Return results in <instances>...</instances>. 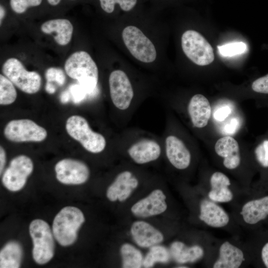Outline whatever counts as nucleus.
I'll use <instances>...</instances> for the list:
<instances>
[{
    "label": "nucleus",
    "instance_id": "f257e3e1",
    "mask_svg": "<svg viewBox=\"0 0 268 268\" xmlns=\"http://www.w3.org/2000/svg\"><path fill=\"white\" fill-rule=\"evenodd\" d=\"M64 67L67 74L77 80L87 94L93 92L98 83V70L88 53L83 51L73 53L65 62Z\"/></svg>",
    "mask_w": 268,
    "mask_h": 268
},
{
    "label": "nucleus",
    "instance_id": "f03ea898",
    "mask_svg": "<svg viewBox=\"0 0 268 268\" xmlns=\"http://www.w3.org/2000/svg\"><path fill=\"white\" fill-rule=\"evenodd\" d=\"M84 221V214L78 208L64 207L53 220L52 231L55 239L63 246L72 245L76 241L77 232Z\"/></svg>",
    "mask_w": 268,
    "mask_h": 268
},
{
    "label": "nucleus",
    "instance_id": "7ed1b4c3",
    "mask_svg": "<svg viewBox=\"0 0 268 268\" xmlns=\"http://www.w3.org/2000/svg\"><path fill=\"white\" fill-rule=\"evenodd\" d=\"M66 129L70 137L90 152L98 153L106 147L105 137L93 131L87 121L82 116L75 115L69 117L66 121Z\"/></svg>",
    "mask_w": 268,
    "mask_h": 268
},
{
    "label": "nucleus",
    "instance_id": "20e7f679",
    "mask_svg": "<svg viewBox=\"0 0 268 268\" xmlns=\"http://www.w3.org/2000/svg\"><path fill=\"white\" fill-rule=\"evenodd\" d=\"M29 233L34 260L39 265L47 263L54 257L55 251V237L50 226L42 219H34L30 224Z\"/></svg>",
    "mask_w": 268,
    "mask_h": 268
},
{
    "label": "nucleus",
    "instance_id": "39448f33",
    "mask_svg": "<svg viewBox=\"0 0 268 268\" xmlns=\"http://www.w3.org/2000/svg\"><path fill=\"white\" fill-rule=\"evenodd\" d=\"M2 71L14 85L26 93L34 94L40 89V75L36 71L26 70L21 62L15 58L5 61L2 65Z\"/></svg>",
    "mask_w": 268,
    "mask_h": 268
},
{
    "label": "nucleus",
    "instance_id": "423d86ee",
    "mask_svg": "<svg viewBox=\"0 0 268 268\" xmlns=\"http://www.w3.org/2000/svg\"><path fill=\"white\" fill-rule=\"evenodd\" d=\"M183 51L186 56L199 66H206L214 59L213 49L208 42L196 31H185L181 38Z\"/></svg>",
    "mask_w": 268,
    "mask_h": 268
},
{
    "label": "nucleus",
    "instance_id": "0eeeda50",
    "mask_svg": "<svg viewBox=\"0 0 268 268\" xmlns=\"http://www.w3.org/2000/svg\"><path fill=\"white\" fill-rule=\"evenodd\" d=\"M124 42L132 55L143 63H151L156 58V51L152 42L134 26H128L122 32Z\"/></svg>",
    "mask_w": 268,
    "mask_h": 268
},
{
    "label": "nucleus",
    "instance_id": "6e6552de",
    "mask_svg": "<svg viewBox=\"0 0 268 268\" xmlns=\"http://www.w3.org/2000/svg\"><path fill=\"white\" fill-rule=\"evenodd\" d=\"M3 133L7 139L15 142H40L47 136L46 129L27 119L9 121L5 126Z\"/></svg>",
    "mask_w": 268,
    "mask_h": 268
},
{
    "label": "nucleus",
    "instance_id": "1a4fd4ad",
    "mask_svg": "<svg viewBox=\"0 0 268 268\" xmlns=\"http://www.w3.org/2000/svg\"><path fill=\"white\" fill-rule=\"evenodd\" d=\"M33 170V163L30 157L25 155L16 156L3 173L2 184L10 191H18L24 187Z\"/></svg>",
    "mask_w": 268,
    "mask_h": 268
},
{
    "label": "nucleus",
    "instance_id": "9d476101",
    "mask_svg": "<svg viewBox=\"0 0 268 268\" xmlns=\"http://www.w3.org/2000/svg\"><path fill=\"white\" fill-rule=\"evenodd\" d=\"M167 208L166 195L162 189L156 188L134 203L130 211L138 219H146L161 215Z\"/></svg>",
    "mask_w": 268,
    "mask_h": 268
},
{
    "label": "nucleus",
    "instance_id": "9b49d317",
    "mask_svg": "<svg viewBox=\"0 0 268 268\" xmlns=\"http://www.w3.org/2000/svg\"><path fill=\"white\" fill-rule=\"evenodd\" d=\"M110 94L114 106L125 110L130 107L134 97V90L127 74L121 70H115L109 78Z\"/></svg>",
    "mask_w": 268,
    "mask_h": 268
},
{
    "label": "nucleus",
    "instance_id": "f8f14e48",
    "mask_svg": "<svg viewBox=\"0 0 268 268\" xmlns=\"http://www.w3.org/2000/svg\"><path fill=\"white\" fill-rule=\"evenodd\" d=\"M139 185L137 177L131 171L118 173L106 191V197L111 202H126L133 196Z\"/></svg>",
    "mask_w": 268,
    "mask_h": 268
},
{
    "label": "nucleus",
    "instance_id": "ddd939ff",
    "mask_svg": "<svg viewBox=\"0 0 268 268\" xmlns=\"http://www.w3.org/2000/svg\"><path fill=\"white\" fill-rule=\"evenodd\" d=\"M55 171L57 180L67 185H80L86 182L90 176L87 165L82 161L63 159L57 163Z\"/></svg>",
    "mask_w": 268,
    "mask_h": 268
},
{
    "label": "nucleus",
    "instance_id": "4468645a",
    "mask_svg": "<svg viewBox=\"0 0 268 268\" xmlns=\"http://www.w3.org/2000/svg\"><path fill=\"white\" fill-rule=\"evenodd\" d=\"M130 234L135 245L143 249L161 244L165 240L162 231L144 219H138L132 223Z\"/></svg>",
    "mask_w": 268,
    "mask_h": 268
},
{
    "label": "nucleus",
    "instance_id": "2eb2a0df",
    "mask_svg": "<svg viewBox=\"0 0 268 268\" xmlns=\"http://www.w3.org/2000/svg\"><path fill=\"white\" fill-rule=\"evenodd\" d=\"M127 152L134 163L143 165L157 160L161 155V148L155 140L142 139L132 144Z\"/></svg>",
    "mask_w": 268,
    "mask_h": 268
},
{
    "label": "nucleus",
    "instance_id": "dca6fc26",
    "mask_svg": "<svg viewBox=\"0 0 268 268\" xmlns=\"http://www.w3.org/2000/svg\"><path fill=\"white\" fill-rule=\"evenodd\" d=\"M166 155L170 164L176 169L184 170L190 165L191 154L184 142L174 135L165 139Z\"/></svg>",
    "mask_w": 268,
    "mask_h": 268
},
{
    "label": "nucleus",
    "instance_id": "f3484780",
    "mask_svg": "<svg viewBox=\"0 0 268 268\" xmlns=\"http://www.w3.org/2000/svg\"><path fill=\"white\" fill-rule=\"evenodd\" d=\"M199 219L207 225L213 228H221L229 222V216L225 210L215 202L202 200L200 204Z\"/></svg>",
    "mask_w": 268,
    "mask_h": 268
},
{
    "label": "nucleus",
    "instance_id": "a211bd4d",
    "mask_svg": "<svg viewBox=\"0 0 268 268\" xmlns=\"http://www.w3.org/2000/svg\"><path fill=\"white\" fill-rule=\"evenodd\" d=\"M216 154L223 158V164L228 169L237 168L241 163V156L238 142L232 137L225 136L217 140L214 146Z\"/></svg>",
    "mask_w": 268,
    "mask_h": 268
},
{
    "label": "nucleus",
    "instance_id": "6ab92c4d",
    "mask_svg": "<svg viewBox=\"0 0 268 268\" xmlns=\"http://www.w3.org/2000/svg\"><path fill=\"white\" fill-rule=\"evenodd\" d=\"M188 111L193 126L198 128L206 126L211 115V107L207 99L201 94L194 95L190 99Z\"/></svg>",
    "mask_w": 268,
    "mask_h": 268
},
{
    "label": "nucleus",
    "instance_id": "aec40b11",
    "mask_svg": "<svg viewBox=\"0 0 268 268\" xmlns=\"http://www.w3.org/2000/svg\"><path fill=\"white\" fill-rule=\"evenodd\" d=\"M41 31L46 34H55L54 40L61 46H66L70 41L73 27L70 21L67 19L57 18L44 22L41 26Z\"/></svg>",
    "mask_w": 268,
    "mask_h": 268
},
{
    "label": "nucleus",
    "instance_id": "412c9836",
    "mask_svg": "<svg viewBox=\"0 0 268 268\" xmlns=\"http://www.w3.org/2000/svg\"><path fill=\"white\" fill-rule=\"evenodd\" d=\"M229 178L220 172L213 173L210 178V190L208 193L209 200L215 202H228L233 198L229 186Z\"/></svg>",
    "mask_w": 268,
    "mask_h": 268
},
{
    "label": "nucleus",
    "instance_id": "4be33fe9",
    "mask_svg": "<svg viewBox=\"0 0 268 268\" xmlns=\"http://www.w3.org/2000/svg\"><path fill=\"white\" fill-rule=\"evenodd\" d=\"M171 258L177 263H193L201 259L204 250L199 245L188 246L180 241L173 242L169 248Z\"/></svg>",
    "mask_w": 268,
    "mask_h": 268
},
{
    "label": "nucleus",
    "instance_id": "5701e85b",
    "mask_svg": "<svg viewBox=\"0 0 268 268\" xmlns=\"http://www.w3.org/2000/svg\"><path fill=\"white\" fill-rule=\"evenodd\" d=\"M245 261L241 249L228 241H225L219 249L218 259L213 265L214 268H238Z\"/></svg>",
    "mask_w": 268,
    "mask_h": 268
},
{
    "label": "nucleus",
    "instance_id": "b1692460",
    "mask_svg": "<svg viewBox=\"0 0 268 268\" xmlns=\"http://www.w3.org/2000/svg\"><path fill=\"white\" fill-rule=\"evenodd\" d=\"M240 214L248 224H255L265 219L268 216V196L248 201L243 205Z\"/></svg>",
    "mask_w": 268,
    "mask_h": 268
},
{
    "label": "nucleus",
    "instance_id": "393cba45",
    "mask_svg": "<svg viewBox=\"0 0 268 268\" xmlns=\"http://www.w3.org/2000/svg\"><path fill=\"white\" fill-rule=\"evenodd\" d=\"M22 255V249L18 242L13 241L7 243L0 252V268H19Z\"/></svg>",
    "mask_w": 268,
    "mask_h": 268
},
{
    "label": "nucleus",
    "instance_id": "a878e982",
    "mask_svg": "<svg viewBox=\"0 0 268 268\" xmlns=\"http://www.w3.org/2000/svg\"><path fill=\"white\" fill-rule=\"evenodd\" d=\"M121 267L140 268L143 266L144 257L141 251L130 243H123L120 248Z\"/></svg>",
    "mask_w": 268,
    "mask_h": 268
},
{
    "label": "nucleus",
    "instance_id": "bb28decb",
    "mask_svg": "<svg viewBox=\"0 0 268 268\" xmlns=\"http://www.w3.org/2000/svg\"><path fill=\"white\" fill-rule=\"evenodd\" d=\"M171 258L169 249L161 244L155 245L144 257L142 267L151 268L157 263L166 264Z\"/></svg>",
    "mask_w": 268,
    "mask_h": 268
},
{
    "label": "nucleus",
    "instance_id": "cd10ccee",
    "mask_svg": "<svg viewBox=\"0 0 268 268\" xmlns=\"http://www.w3.org/2000/svg\"><path fill=\"white\" fill-rule=\"evenodd\" d=\"M17 92L13 83L5 75L0 74V104L7 105L13 103Z\"/></svg>",
    "mask_w": 268,
    "mask_h": 268
},
{
    "label": "nucleus",
    "instance_id": "c85d7f7f",
    "mask_svg": "<svg viewBox=\"0 0 268 268\" xmlns=\"http://www.w3.org/2000/svg\"><path fill=\"white\" fill-rule=\"evenodd\" d=\"M99 1L102 9L111 13L114 10L115 4H118L123 10L128 11L134 7L137 0H99Z\"/></svg>",
    "mask_w": 268,
    "mask_h": 268
},
{
    "label": "nucleus",
    "instance_id": "c756f323",
    "mask_svg": "<svg viewBox=\"0 0 268 268\" xmlns=\"http://www.w3.org/2000/svg\"><path fill=\"white\" fill-rule=\"evenodd\" d=\"M254 155L258 164L263 168H268V137L261 140L254 149Z\"/></svg>",
    "mask_w": 268,
    "mask_h": 268
},
{
    "label": "nucleus",
    "instance_id": "7c9ffc66",
    "mask_svg": "<svg viewBox=\"0 0 268 268\" xmlns=\"http://www.w3.org/2000/svg\"><path fill=\"white\" fill-rule=\"evenodd\" d=\"M219 53L223 56L231 57L244 53L247 49L245 43L233 42L217 46Z\"/></svg>",
    "mask_w": 268,
    "mask_h": 268
},
{
    "label": "nucleus",
    "instance_id": "2f4dec72",
    "mask_svg": "<svg viewBox=\"0 0 268 268\" xmlns=\"http://www.w3.org/2000/svg\"><path fill=\"white\" fill-rule=\"evenodd\" d=\"M42 2V0H10L9 4L14 12L21 14L29 7L39 6Z\"/></svg>",
    "mask_w": 268,
    "mask_h": 268
},
{
    "label": "nucleus",
    "instance_id": "473e14b6",
    "mask_svg": "<svg viewBox=\"0 0 268 268\" xmlns=\"http://www.w3.org/2000/svg\"><path fill=\"white\" fill-rule=\"evenodd\" d=\"M45 78L47 82H55L62 86L64 85L66 77L63 70L61 68L51 67L48 68L45 72Z\"/></svg>",
    "mask_w": 268,
    "mask_h": 268
},
{
    "label": "nucleus",
    "instance_id": "72a5a7b5",
    "mask_svg": "<svg viewBox=\"0 0 268 268\" xmlns=\"http://www.w3.org/2000/svg\"><path fill=\"white\" fill-rule=\"evenodd\" d=\"M252 89L257 93L268 95V74L254 80Z\"/></svg>",
    "mask_w": 268,
    "mask_h": 268
},
{
    "label": "nucleus",
    "instance_id": "f704fd0d",
    "mask_svg": "<svg viewBox=\"0 0 268 268\" xmlns=\"http://www.w3.org/2000/svg\"><path fill=\"white\" fill-rule=\"evenodd\" d=\"M69 91L73 102L76 103L81 101L87 94L85 89L79 84L72 85L69 88Z\"/></svg>",
    "mask_w": 268,
    "mask_h": 268
},
{
    "label": "nucleus",
    "instance_id": "c9c22d12",
    "mask_svg": "<svg viewBox=\"0 0 268 268\" xmlns=\"http://www.w3.org/2000/svg\"><path fill=\"white\" fill-rule=\"evenodd\" d=\"M240 127V121L237 118H232L225 126L223 132L227 134H235Z\"/></svg>",
    "mask_w": 268,
    "mask_h": 268
},
{
    "label": "nucleus",
    "instance_id": "e433bc0d",
    "mask_svg": "<svg viewBox=\"0 0 268 268\" xmlns=\"http://www.w3.org/2000/svg\"><path fill=\"white\" fill-rule=\"evenodd\" d=\"M231 109L228 106H224L216 110L214 114V118L218 121H224L230 114Z\"/></svg>",
    "mask_w": 268,
    "mask_h": 268
},
{
    "label": "nucleus",
    "instance_id": "4c0bfd02",
    "mask_svg": "<svg viewBox=\"0 0 268 268\" xmlns=\"http://www.w3.org/2000/svg\"><path fill=\"white\" fill-rule=\"evenodd\" d=\"M6 163V153L3 147L0 146V174H1Z\"/></svg>",
    "mask_w": 268,
    "mask_h": 268
},
{
    "label": "nucleus",
    "instance_id": "58836bf2",
    "mask_svg": "<svg viewBox=\"0 0 268 268\" xmlns=\"http://www.w3.org/2000/svg\"><path fill=\"white\" fill-rule=\"evenodd\" d=\"M263 262L265 266L268 268V242L263 247L261 252Z\"/></svg>",
    "mask_w": 268,
    "mask_h": 268
},
{
    "label": "nucleus",
    "instance_id": "ea45409f",
    "mask_svg": "<svg viewBox=\"0 0 268 268\" xmlns=\"http://www.w3.org/2000/svg\"><path fill=\"white\" fill-rule=\"evenodd\" d=\"M45 90L49 94H54L56 91V86L53 83L47 81L45 85Z\"/></svg>",
    "mask_w": 268,
    "mask_h": 268
},
{
    "label": "nucleus",
    "instance_id": "a19ab883",
    "mask_svg": "<svg viewBox=\"0 0 268 268\" xmlns=\"http://www.w3.org/2000/svg\"><path fill=\"white\" fill-rule=\"evenodd\" d=\"M70 98V94L67 91L63 92L61 95V101L63 103H67Z\"/></svg>",
    "mask_w": 268,
    "mask_h": 268
},
{
    "label": "nucleus",
    "instance_id": "79ce46f5",
    "mask_svg": "<svg viewBox=\"0 0 268 268\" xmlns=\"http://www.w3.org/2000/svg\"><path fill=\"white\" fill-rule=\"evenodd\" d=\"M5 15V9L2 5H0V24L1 23V21L2 20V19L4 18Z\"/></svg>",
    "mask_w": 268,
    "mask_h": 268
},
{
    "label": "nucleus",
    "instance_id": "37998d69",
    "mask_svg": "<svg viewBox=\"0 0 268 268\" xmlns=\"http://www.w3.org/2000/svg\"><path fill=\"white\" fill-rule=\"evenodd\" d=\"M61 0H47L48 2L51 5L56 6L60 3Z\"/></svg>",
    "mask_w": 268,
    "mask_h": 268
},
{
    "label": "nucleus",
    "instance_id": "c03bdc74",
    "mask_svg": "<svg viewBox=\"0 0 268 268\" xmlns=\"http://www.w3.org/2000/svg\"><path fill=\"white\" fill-rule=\"evenodd\" d=\"M181 267H178L177 268H188V267H186L185 266H180Z\"/></svg>",
    "mask_w": 268,
    "mask_h": 268
}]
</instances>
